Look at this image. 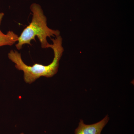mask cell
I'll use <instances>...</instances> for the list:
<instances>
[{"mask_svg":"<svg viewBox=\"0 0 134 134\" xmlns=\"http://www.w3.org/2000/svg\"><path fill=\"white\" fill-rule=\"evenodd\" d=\"M20 134H24L23 133H21Z\"/></svg>","mask_w":134,"mask_h":134,"instance_id":"5","label":"cell"},{"mask_svg":"<svg viewBox=\"0 0 134 134\" xmlns=\"http://www.w3.org/2000/svg\"><path fill=\"white\" fill-rule=\"evenodd\" d=\"M30 9L32 13L31 23L23 30L18 37V43L15 45L18 50H21L25 44L31 45L32 40H35L37 36L41 43L42 48H49L50 44L47 42V37L60 36V32L48 28L47 18L40 5L33 3L31 5Z\"/></svg>","mask_w":134,"mask_h":134,"instance_id":"2","label":"cell"},{"mask_svg":"<svg viewBox=\"0 0 134 134\" xmlns=\"http://www.w3.org/2000/svg\"><path fill=\"white\" fill-rule=\"evenodd\" d=\"M51 40L53 43L49 44V48L53 50L54 58L49 65L46 66L35 63L32 66H29L23 61L21 54L16 50H10L8 54L9 59L15 63L17 69L24 72V77L26 83L31 84L41 76L52 77L58 72L59 62L64 51L62 46V38L59 36Z\"/></svg>","mask_w":134,"mask_h":134,"instance_id":"1","label":"cell"},{"mask_svg":"<svg viewBox=\"0 0 134 134\" xmlns=\"http://www.w3.org/2000/svg\"><path fill=\"white\" fill-rule=\"evenodd\" d=\"M109 120V117L107 115L99 122L90 125L84 124L83 120H81L79 126L75 130V134H101Z\"/></svg>","mask_w":134,"mask_h":134,"instance_id":"3","label":"cell"},{"mask_svg":"<svg viewBox=\"0 0 134 134\" xmlns=\"http://www.w3.org/2000/svg\"><path fill=\"white\" fill-rule=\"evenodd\" d=\"M4 16L3 12L0 13V26ZM18 35L14 32L9 31L5 34L0 29V47L5 46H12L18 40Z\"/></svg>","mask_w":134,"mask_h":134,"instance_id":"4","label":"cell"}]
</instances>
